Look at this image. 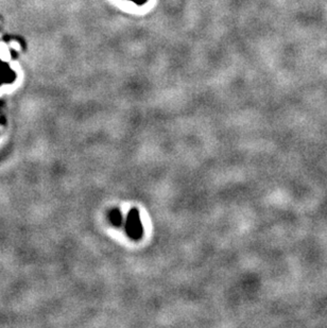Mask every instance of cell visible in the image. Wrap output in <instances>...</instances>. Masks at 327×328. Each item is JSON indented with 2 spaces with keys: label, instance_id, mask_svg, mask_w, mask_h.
<instances>
[{
  "label": "cell",
  "instance_id": "6da1fadb",
  "mask_svg": "<svg viewBox=\"0 0 327 328\" xmlns=\"http://www.w3.org/2000/svg\"><path fill=\"white\" fill-rule=\"evenodd\" d=\"M126 231L127 235L134 240H138L143 236V224L140 221L139 212L136 208H132L127 214L126 220Z\"/></svg>",
  "mask_w": 327,
  "mask_h": 328
},
{
  "label": "cell",
  "instance_id": "7a4b0ae2",
  "mask_svg": "<svg viewBox=\"0 0 327 328\" xmlns=\"http://www.w3.org/2000/svg\"><path fill=\"white\" fill-rule=\"evenodd\" d=\"M109 217V221L117 227L120 226L122 224V222H124V219H122V214L120 213V210L117 208L110 210Z\"/></svg>",
  "mask_w": 327,
  "mask_h": 328
},
{
  "label": "cell",
  "instance_id": "3957f363",
  "mask_svg": "<svg viewBox=\"0 0 327 328\" xmlns=\"http://www.w3.org/2000/svg\"><path fill=\"white\" fill-rule=\"evenodd\" d=\"M0 60L3 62H10L11 60L10 48L4 43H0Z\"/></svg>",
  "mask_w": 327,
  "mask_h": 328
},
{
  "label": "cell",
  "instance_id": "277c9868",
  "mask_svg": "<svg viewBox=\"0 0 327 328\" xmlns=\"http://www.w3.org/2000/svg\"><path fill=\"white\" fill-rule=\"evenodd\" d=\"M10 46H11V48H13V49H15L17 51L20 50V45L18 43H17V42H14V40H13V42H11Z\"/></svg>",
  "mask_w": 327,
  "mask_h": 328
},
{
  "label": "cell",
  "instance_id": "5b68a950",
  "mask_svg": "<svg viewBox=\"0 0 327 328\" xmlns=\"http://www.w3.org/2000/svg\"><path fill=\"white\" fill-rule=\"evenodd\" d=\"M127 1H132L137 5H144L145 2L148 1V0H127Z\"/></svg>",
  "mask_w": 327,
  "mask_h": 328
}]
</instances>
